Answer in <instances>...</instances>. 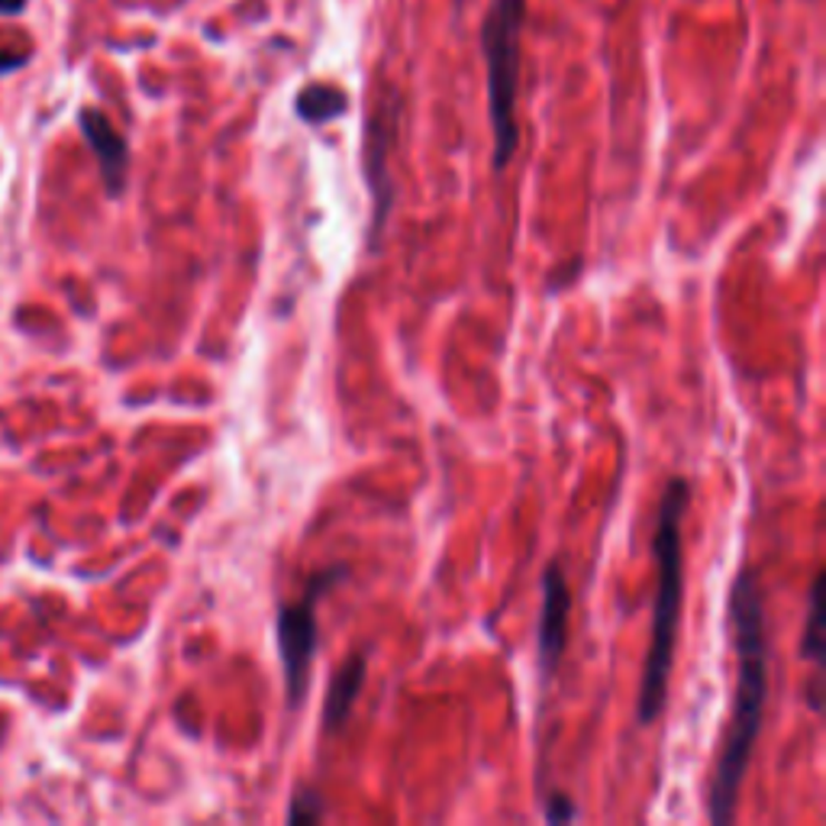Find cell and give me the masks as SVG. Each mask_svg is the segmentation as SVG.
Instances as JSON below:
<instances>
[{"mask_svg":"<svg viewBox=\"0 0 826 826\" xmlns=\"http://www.w3.org/2000/svg\"><path fill=\"white\" fill-rule=\"evenodd\" d=\"M368 674V652H352L342 665H339L330 684H327V698H323V730L327 733H337L346 727V720L352 717V707L362 694V684H366Z\"/></svg>","mask_w":826,"mask_h":826,"instance_id":"cell-7","label":"cell"},{"mask_svg":"<svg viewBox=\"0 0 826 826\" xmlns=\"http://www.w3.org/2000/svg\"><path fill=\"white\" fill-rule=\"evenodd\" d=\"M569 616H572V591L562 562L555 558L543 572V613H540V672L552 678L562 665L569 645Z\"/></svg>","mask_w":826,"mask_h":826,"instance_id":"cell-5","label":"cell"},{"mask_svg":"<svg viewBox=\"0 0 826 826\" xmlns=\"http://www.w3.org/2000/svg\"><path fill=\"white\" fill-rule=\"evenodd\" d=\"M81 133L91 146V153L97 155V165H100V175L107 184V194L110 197H120L123 187H126V168H129V146L117 133V126L107 120V114L85 107L81 110Z\"/></svg>","mask_w":826,"mask_h":826,"instance_id":"cell-6","label":"cell"},{"mask_svg":"<svg viewBox=\"0 0 826 826\" xmlns=\"http://www.w3.org/2000/svg\"><path fill=\"white\" fill-rule=\"evenodd\" d=\"M543 804H546V824H569V820L579 817L575 800L569 795H562V791H552Z\"/></svg>","mask_w":826,"mask_h":826,"instance_id":"cell-11","label":"cell"},{"mask_svg":"<svg viewBox=\"0 0 826 826\" xmlns=\"http://www.w3.org/2000/svg\"><path fill=\"white\" fill-rule=\"evenodd\" d=\"M346 107H349L346 94L333 88V85H307L304 91L298 94V100H294V110L304 123L337 120L339 114H346Z\"/></svg>","mask_w":826,"mask_h":826,"instance_id":"cell-9","label":"cell"},{"mask_svg":"<svg viewBox=\"0 0 826 826\" xmlns=\"http://www.w3.org/2000/svg\"><path fill=\"white\" fill-rule=\"evenodd\" d=\"M342 579H346V565L323 569V572L310 575V582L304 584L298 601H281L278 604V659H281L284 694H288L291 710L304 704L307 691H310V672H313V659H317V645H320L317 608H320L323 594Z\"/></svg>","mask_w":826,"mask_h":826,"instance_id":"cell-4","label":"cell"},{"mask_svg":"<svg viewBox=\"0 0 826 826\" xmlns=\"http://www.w3.org/2000/svg\"><path fill=\"white\" fill-rule=\"evenodd\" d=\"M323 820V800L313 788H298L288 807V824H320Z\"/></svg>","mask_w":826,"mask_h":826,"instance_id":"cell-10","label":"cell"},{"mask_svg":"<svg viewBox=\"0 0 826 826\" xmlns=\"http://www.w3.org/2000/svg\"><path fill=\"white\" fill-rule=\"evenodd\" d=\"M691 504V485L674 475L662 490L659 521L652 536V555L659 565L655 601H652V640L643 662V684L636 698V723L649 727L659 720L669 698V678L674 662V636H678V616L684 597V514Z\"/></svg>","mask_w":826,"mask_h":826,"instance_id":"cell-2","label":"cell"},{"mask_svg":"<svg viewBox=\"0 0 826 826\" xmlns=\"http://www.w3.org/2000/svg\"><path fill=\"white\" fill-rule=\"evenodd\" d=\"M526 0H494L482 23V52L488 68V110L494 129V168L504 172L521 146L517 85H521V32Z\"/></svg>","mask_w":826,"mask_h":826,"instance_id":"cell-3","label":"cell"},{"mask_svg":"<svg viewBox=\"0 0 826 826\" xmlns=\"http://www.w3.org/2000/svg\"><path fill=\"white\" fill-rule=\"evenodd\" d=\"M824 572H817L810 597H807V620H804V636H800V655L814 665V672H824Z\"/></svg>","mask_w":826,"mask_h":826,"instance_id":"cell-8","label":"cell"},{"mask_svg":"<svg viewBox=\"0 0 826 826\" xmlns=\"http://www.w3.org/2000/svg\"><path fill=\"white\" fill-rule=\"evenodd\" d=\"M730 630L736 645V688L733 710L720 739L717 766L707 791V814L713 826L733 824L742 781L762 733V713L768 701L771 649H768L766 604H762L759 579L749 565H742L730 591Z\"/></svg>","mask_w":826,"mask_h":826,"instance_id":"cell-1","label":"cell"},{"mask_svg":"<svg viewBox=\"0 0 826 826\" xmlns=\"http://www.w3.org/2000/svg\"><path fill=\"white\" fill-rule=\"evenodd\" d=\"M27 0H0V13H20Z\"/></svg>","mask_w":826,"mask_h":826,"instance_id":"cell-13","label":"cell"},{"mask_svg":"<svg viewBox=\"0 0 826 826\" xmlns=\"http://www.w3.org/2000/svg\"><path fill=\"white\" fill-rule=\"evenodd\" d=\"M30 59L27 52L23 56H13V52H7V49H0V75H7V71H13V68H20L23 61Z\"/></svg>","mask_w":826,"mask_h":826,"instance_id":"cell-12","label":"cell"}]
</instances>
